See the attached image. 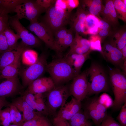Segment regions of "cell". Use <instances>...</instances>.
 <instances>
[{
	"mask_svg": "<svg viewBox=\"0 0 126 126\" xmlns=\"http://www.w3.org/2000/svg\"><path fill=\"white\" fill-rule=\"evenodd\" d=\"M6 98L5 97H0V111L4 107H8L10 103L6 100Z\"/></svg>",
	"mask_w": 126,
	"mask_h": 126,
	"instance_id": "obj_46",
	"label": "cell"
},
{
	"mask_svg": "<svg viewBox=\"0 0 126 126\" xmlns=\"http://www.w3.org/2000/svg\"><path fill=\"white\" fill-rule=\"evenodd\" d=\"M72 31L73 30L71 28L69 29L68 33L61 44L60 53H61L68 47H70L72 44L74 38Z\"/></svg>",
	"mask_w": 126,
	"mask_h": 126,
	"instance_id": "obj_31",
	"label": "cell"
},
{
	"mask_svg": "<svg viewBox=\"0 0 126 126\" xmlns=\"http://www.w3.org/2000/svg\"><path fill=\"white\" fill-rule=\"evenodd\" d=\"M8 46L9 50L15 49L18 46V41L20 39L19 35L15 34L10 29L9 26L7 27L3 31Z\"/></svg>",
	"mask_w": 126,
	"mask_h": 126,
	"instance_id": "obj_23",
	"label": "cell"
},
{
	"mask_svg": "<svg viewBox=\"0 0 126 126\" xmlns=\"http://www.w3.org/2000/svg\"><path fill=\"white\" fill-rule=\"evenodd\" d=\"M109 26V24L103 20H100L99 22V28L102 29L108 30Z\"/></svg>",
	"mask_w": 126,
	"mask_h": 126,
	"instance_id": "obj_47",
	"label": "cell"
},
{
	"mask_svg": "<svg viewBox=\"0 0 126 126\" xmlns=\"http://www.w3.org/2000/svg\"><path fill=\"white\" fill-rule=\"evenodd\" d=\"M22 55L23 62L30 65L35 63L38 58L37 52L28 48L23 51Z\"/></svg>",
	"mask_w": 126,
	"mask_h": 126,
	"instance_id": "obj_27",
	"label": "cell"
},
{
	"mask_svg": "<svg viewBox=\"0 0 126 126\" xmlns=\"http://www.w3.org/2000/svg\"><path fill=\"white\" fill-rule=\"evenodd\" d=\"M53 123L54 126H70L68 121L55 117Z\"/></svg>",
	"mask_w": 126,
	"mask_h": 126,
	"instance_id": "obj_44",
	"label": "cell"
},
{
	"mask_svg": "<svg viewBox=\"0 0 126 126\" xmlns=\"http://www.w3.org/2000/svg\"><path fill=\"white\" fill-rule=\"evenodd\" d=\"M104 12L106 15L109 16L113 19L116 18L117 14L112 1L109 0L106 3Z\"/></svg>",
	"mask_w": 126,
	"mask_h": 126,
	"instance_id": "obj_34",
	"label": "cell"
},
{
	"mask_svg": "<svg viewBox=\"0 0 126 126\" xmlns=\"http://www.w3.org/2000/svg\"><path fill=\"white\" fill-rule=\"evenodd\" d=\"M21 97L35 111L42 115L50 114L42 94H33L26 90Z\"/></svg>",
	"mask_w": 126,
	"mask_h": 126,
	"instance_id": "obj_11",
	"label": "cell"
},
{
	"mask_svg": "<svg viewBox=\"0 0 126 126\" xmlns=\"http://www.w3.org/2000/svg\"><path fill=\"white\" fill-rule=\"evenodd\" d=\"M87 101L100 113L105 116L108 115L107 108L99 102L98 97L95 96L89 98Z\"/></svg>",
	"mask_w": 126,
	"mask_h": 126,
	"instance_id": "obj_29",
	"label": "cell"
},
{
	"mask_svg": "<svg viewBox=\"0 0 126 126\" xmlns=\"http://www.w3.org/2000/svg\"><path fill=\"white\" fill-rule=\"evenodd\" d=\"M22 88L17 76L7 79L0 84V97H14L21 93Z\"/></svg>",
	"mask_w": 126,
	"mask_h": 126,
	"instance_id": "obj_12",
	"label": "cell"
},
{
	"mask_svg": "<svg viewBox=\"0 0 126 126\" xmlns=\"http://www.w3.org/2000/svg\"><path fill=\"white\" fill-rule=\"evenodd\" d=\"M69 31L65 27L58 29L54 33L55 46L56 52L60 53L62 43Z\"/></svg>",
	"mask_w": 126,
	"mask_h": 126,
	"instance_id": "obj_26",
	"label": "cell"
},
{
	"mask_svg": "<svg viewBox=\"0 0 126 126\" xmlns=\"http://www.w3.org/2000/svg\"><path fill=\"white\" fill-rule=\"evenodd\" d=\"M70 126H92V123L81 110L68 121Z\"/></svg>",
	"mask_w": 126,
	"mask_h": 126,
	"instance_id": "obj_22",
	"label": "cell"
},
{
	"mask_svg": "<svg viewBox=\"0 0 126 126\" xmlns=\"http://www.w3.org/2000/svg\"><path fill=\"white\" fill-rule=\"evenodd\" d=\"M117 48L120 51L126 45V32H125L117 40Z\"/></svg>",
	"mask_w": 126,
	"mask_h": 126,
	"instance_id": "obj_42",
	"label": "cell"
},
{
	"mask_svg": "<svg viewBox=\"0 0 126 126\" xmlns=\"http://www.w3.org/2000/svg\"><path fill=\"white\" fill-rule=\"evenodd\" d=\"M86 70L87 76L89 78L88 96L109 91V80L105 71L100 65L93 63Z\"/></svg>",
	"mask_w": 126,
	"mask_h": 126,
	"instance_id": "obj_2",
	"label": "cell"
},
{
	"mask_svg": "<svg viewBox=\"0 0 126 126\" xmlns=\"http://www.w3.org/2000/svg\"><path fill=\"white\" fill-rule=\"evenodd\" d=\"M120 109V112L116 119L121 126H126V102L124 103Z\"/></svg>",
	"mask_w": 126,
	"mask_h": 126,
	"instance_id": "obj_37",
	"label": "cell"
},
{
	"mask_svg": "<svg viewBox=\"0 0 126 126\" xmlns=\"http://www.w3.org/2000/svg\"><path fill=\"white\" fill-rule=\"evenodd\" d=\"M69 86H55L52 90L46 93V103L50 114H53L66 103L71 95Z\"/></svg>",
	"mask_w": 126,
	"mask_h": 126,
	"instance_id": "obj_5",
	"label": "cell"
},
{
	"mask_svg": "<svg viewBox=\"0 0 126 126\" xmlns=\"http://www.w3.org/2000/svg\"><path fill=\"white\" fill-rule=\"evenodd\" d=\"M27 28L33 32L48 48L56 51L54 33L48 28L37 21L30 22Z\"/></svg>",
	"mask_w": 126,
	"mask_h": 126,
	"instance_id": "obj_10",
	"label": "cell"
},
{
	"mask_svg": "<svg viewBox=\"0 0 126 126\" xmlns=\"http://www.w3.org/2000/svg\"><path fill=\"white\" fill-rule=\"evenodd\" d=\"M8 13L0 8V33L9 26Z\"/></svg>",
	"mask_w": 126,
	"mask_h": 126,
	"instance_id": "obj_33",
	"label": "cell"
},
{
	"mask_svg": "<svg viewBox=\"0 0 126 126\" xmlns=\"http://www.w3.org/2000/svg\"><path fill=\"white\" fill-rule=\"evenodd\" d=\"M90 50L83 54L68 53L64 57L72 66L77 75L80 74L81 69L85 61L89 58Z\"/></svg>",
	"mask_w": 126,
	"mask_h": 126,
	"instance_id": "obj_18",
	"label": "cell"
},
{
	"mask_svg": "<svg viewBox=\"0 0 126 126\" xmlns=\"http://www.w3.org/2000/svg\"><path fill=\"white\" fill-rule=\"evenodd\" d=\"M46 70L49 73L56 86L62 85L77 75L72 66L64 57L48 63Z\"/></svg>",
	"mask_w": 126,
	"mask_h": 126,
	"instance_id": "obj_1",
	"label": "cell"
},
{
	"mask_svg": "<svg viewBox=\"0 0 126 126\" xmlns=\"http://www.w3.org/2000/svg\"><path fill=\"white\" fill-rule=\"evenodd\" d=\"M124 62L126 61V45L121 50Z\"/></svg>",
	"mask_w": 126,
	"mask_h": 126,
	"instance_id": "obj_49",
	"label": "cell"
},
{
	"mask_svg": "<svg viewBox=\"0 0 126 126\" xmlns=\"http://www.w3.org/2000/svg\"><path fill=\"white\" fill-rule=\"evenodd\" d=\"M102 9L101 2L100 0H94L90 5L89 11L91 14L95 16L101 11Z\"/></svg>",
	"mask_w": 126,
	"mask_h": 126,
	"instance_id": "obj_35",
	"label": "cell"
},
{
	"mask_svg": "<svg viewBox=\"0 0 126 126\" xmlns=\"http://www.w3.org/2000/svg\"><path fill=\"white\" fill-rule=\"evenodd\" d=\"M54 5L55 6L64 10L67 11L66 0H56Z\"/></svg>",
	"mask_w": 126,
	"mask_h": 126,
	"instance_id": "obj_45",
	"label": "cell"
},
{
	"mask_svg": "<svg viewBox=\"0 0 126 126\" xmlns=\"http://www.w3.org/2000/svg\"><path fill=\"white\" fill-rule=\"evenodd\" d=\"M26 0H0V8L8 13L15 12L16 7L25 2Z\"/></svg>",
	"mask_w": 126,
	"mask_h": 126,
	"instance_id": "obj_25",
	"label": "cell"
},
{
	"mask_svg": "<svg viewBox=\"0 0 126 126\" xmlns=\"http://www.w3.org/2000/svg\"><path fill=\"white\" fill-rule=\"evenodd\" d=\"M9 50L3 31L0 33V54Z\"/></svg>",
	"mask_w": 126,
	"mask_h": 126,
	"instance_id": "obj_40",
	"label": "cell"
},
{
	"mask_svg": "<svg viewBox=\"0 0 126 126\" xmlns=\"http://www.w3.org/2000/svg\"><path fill=\"white\" fill-rule=\"evenodd\" d=\"M104 57L113 64L122 68L124 62L121 51L115 45L108 43L104 48Z\"/></svg>",
	"mask_w": 126,
	"mask_h": 126,
	"instance_id": "obj_17",
	"label": "cell"
},
{
	"mask_svg": "<svg viewBox=\"0 0 126 126\" xmlns=\"http://www.w3.org/2000/svg\"><path fill=\"white\" fill-rule=\"evenodd\" d=\"M99 101L105 106L107 109L112 106L113 101L111 97L108 94L104 93L98 97Z\"/></svg>",
	"mask_w": 126,
	"mask_h": 126,
	"instance_id": "obj_36",
	"label": "cell"
},
{
	"mask_svg": "<svg viewBox=\"0 0 126 126\" xmlns=\"http://www.w3.org/2000/svg\"><path fill=\"white\" fill-rule=\"evenodd\" d=\"M108 34V31L107 29H102L99 32V35L101 37L105 36Z\"/></svg>",
	"mask_w": 126,
	"mask_h": 126,
	"instance_id": "obj_48",
	"label": "cell"
},
{
	"mask_svg": "<svg viewBox=\"0 0 126 126\" xmlns=\"http://www.w3.org/2000/svg\"><path fill=\"white\" fill-rule=\"evenodd\" d=\"M69 86L71 95L76 99L81 101L88 96V83L87 70L75 77Z\"/></svg>",
	"mask_w": 126,
	"mask_h": 126,
	"instance_id": "obj_9",
	"label": "cell"
},
{
	"mask_svg": "<svg viewBox=\"0 0 126 126\" xmlns=\"http://www.w3.org/2000/svg\"><path fill=\"white\" fill-rule=\"evenodd\" d=\"M82 107L81 101L74 97L66 103L60 108L55 117L68 121L79 112Z\"/></svg>",
	"mask_w": 126,
	"mask_h": 126,
	"instance_id": "obj_13",
	"label": "cell"
},
{
	"mask_svg": "<svg viewBox=\"0 0 126 126\" xmlns=\"http://www.w3.org/2000/svg\"><path fill=\"white\" fill-rule=\"evenodd\" d=\"M8 126H21L19 125L15 124H12L11 125H10Z\"/></svg>",
	"mask_w": 126,
	"mask_h": 126,
	"instance_id": "obj_50",
	"label": "cell"
},
{
	"mask_svg": "<svg viewBox=\"0 0 126 126\" xmlns=\"http://www.w3.org/2000/svg\"><path fill=\"white\" fill-rule=\"evenodd\" d=\"M21 126H52L50 122L44 116L39 114L33 118L23 122Z\"/></svg>",
	"mask_w": 126,
	"mask_h": 126,
	"instance_id": "obj_24",
	"label": "cell"
},
{
	"mask_svg": "<svg viewBox=\"0 0 126 126\" xmlns=\"http://www.w3.org/2000/svg\"><path fill=\"white\" fill-rule=\"evenodd\" d=\"M89 41L90 43V50L97 51L101 52L104 57L100 38L97 36L91 37Z\"/></svg>",
	"mask_w": 126,
	"mask_h": 126,
	"instance_id": "obj_32",
	"label": "cell"
},
{
	"mask_svg": "<svg viewBox=\"0 0 126 126\" xmlns=\"http://www.w3.org/2000/svg\"><path fill=\"white\" fill-rule=\"evenodd\" d=\"M9 107L0 111V124L3 126H8L11 123Z\"/></svg>",
	"mask_w": 126,
	"mask_h": 126,
	"instance_id": "obj_30",
	"label": "cell"
},
{
	"mask_svg": "<svg viewBox=\"0 0 126 126\" xmlns=\"http://www.w3.org/2000/svg\"><path fill=\"white\" fill-rule=\"evenodd\" d=\"M19 20L16 15L10 18L9 23L19 35L21 39V42L28 48L40 46L41 41L37 36L30 32L23 25Z\"/></svg>",
	"mask_w": 126,
	"mask_h": 126,
	"instance_id": "obj_8",
	"label": "cell"
},
{
	"mask_svg": "<svg viewBox=\"0 0 126 126\" xmlns=\"http://www.w3.org/2000/svg\"><path fill=\"white\" fill-rule=\"evenodd\" d=\"M28 48L21 42L15 49L8 50L0 54V72L5 67L12 63Z\"/></svg>",
	"mask_w": 126,
	"mask_h": 126,
	"instance_id": "obj_15",
	"label": "cell"
},
{
	"mask_svg": "<svg viewBox=\"0 0 126 126\" xmlns=\"http://www.w3.org/2000/svg\"><path fill=\"white\" fill-rule=\"evenodd\" d=\"M83 112L87 118L91 120L95 126L99 125L106 117L100 113L87 101L83 106Z\"/></svg>",
	"mask_w": 126,
	"mask_h": 126,
	"instance_id": "obj_19",
	"label": "cell"
},
{
	"mask_svg": "<svg viewBox=\"0 0 126 126\" xmlns=\"http://www.w3.org/2000/svg\"><path fill=\"white\" fill-rule=\"evenodd\" d=\"M100 20L95 16L90 14L87 15L84 24L86 33L96 35L99 30Z\"/></svg>",
	"mask_w": 126,
	"mask_h": 126,
	"instance_id": "obj_21",
	"label": "cell"
},
{
	"mask_svg": "<svg viewBox=\"0 0 126 126\" xmlns=\"http://www.w3.org/2000/svg\"><path fill=\"white\" fill-rule=\"evenodd\" d=\"M97 126H121L111 116L108 115L101 123Z\"/></svg>",
	"mask_w": 126,
	"mask_h": 126,
	"instance_id": "obj_39",
	"label": "cell"
},
{
	"mask_svg": "<svg viewBox=\"0 0 126 126\" xmlns=\"http://www.w3.org/2000/svg\"><path fill=\"white\" fill-rule=\"evenodd\" d=\"M22 54L19 55L12 63L5 67L0 71V76L2 78L7 79L17 76Z\"/></svg>",
	"mask_w": 126,
	"mask_h": 126,
	"instance_id": "obj_20",
	"label": "cell"
},
{
	"mask_svg": "<svg viewBox=\"0 0 126 126\" xmlns=\"http://www.w3.org/2000/svg\"><path fill=\"white\" fill-rule=\"evenodd\" d=\"M124 4L126 5V0H124L123 1H122Z\"/></svg>",
	"mask_w": 126,
	"mask_h": 126,
	"instance_id": "obj_51",
	"label": "cell"
},
{
	"mask_svg": "<svg viewBox=\"0 0 126 126\" xmlns=\"http://www.w3.org/2000/svg\"><path fill=\"white\" fill-rule=\"evenodd\" d=\"M8 107L10 108V113L11 123L20 125L23 123L22 116L15 106L10 104Z\"/></svg>",
	"mask_w": 126,
	"mask_h": 126,
	"instance_id": "obj_28",
	"label": "cell"
},
{
	"mask_svg": "<svg viewBox=\"0 0 126 126\" xmlns=\"http://www.w3.org/2000/svg\"><path fill=\"white\" fill-rule=\"evenodd\" d=\"M109 74L114 97L112 107L114 110H118L126 102V75L118 68L110 69Z\"/></svg>",
	"mask_w": 126,
	"mask_h": 126,
	"instance_id": "obj_3",
	"label": "cell"
},
{
	"mask_svg": "<svg viewBox=\"0 0 126 126\" xmlns=\"http://www.w3.org/2000/svg\"><path fill=\"white\" fill-rule=\"evenodd\" d=\"M67 11L71 13L72 11L79 5V2L77 0H66Z\"/></svg>",
	"mask_w": 126,
	"mask_h": 126,
	"instance_id": "obj_41",
	"label": "cell"
},
{
	"mask_svg": "<svg viewBox=\"0 0 126 126\" xmlns=\"http://www.w3.org/2000/svg\"><path fill=\"white\" fill-rule=\"evenodd\" d=\"M115 10L125 17L126 14V5L120 0H116L113 2Z\"/></svg>",
	"mask_w": 126,
	"mask_h": 126,
	"instance_id": "obj_38",
	"label": "cell"
},
{
	"mask_svg": "<svg viewBox=\"0 0 126 126\" xmlns=\"http://www.w3.org/2000/svg\"><path fill=\"white\" fill-rule=\"evenodd\" d=\"M54 3L46 10L40 22L53 33L61 28L70 24L72 16L71 12L55 6Z\"/></svg>",
	"mask_w": 126,
	"mask_h": 126,
	"instance_id": "obj_4",
	"label": "cell"
},
{
	"mask_svg": "<svg viewBox=\"0 0 126 126\" xmlns=\"http://www.w3.org/2000/svg\"><path fill=\"white\" fill-rule=\"evenodd\" d=\"M46 10L36 1L26 0L24 3L16 7L14 12L19 19L25 18L30 22L38 21L41 14Z\"/></svg>",
	"mask_w": 126,
	"mask_h": 126,
	"instance_id": "obj_7",
	"label": "cell"
},
{
	"mask_svg": "<svg viewBox=\"0 0 126 126\" xmlns=\"http://www.w3.org/2000/svg\"><path fill=\"white\" fill-rule=\"evenodd\" d=\"M2 79V77H0V80L1 79Z\"/></svg>",
	"mask_w": 126,
	"mask_h": 126,
	"instance_id": "obj_52",
	"label": "cell"
},
{
	"mask_svg": "<svg viewBox=\"0 0 126 126\" xmlns=\"http://www.w3.org/2000/svg\"><path fill=\"white\" fill-rule=\"evenodd\" d=\"M56 0H37V3L40 6L46 10L52 4L55 3Z\"/></svg>",
	"mask_w": 126,
	"mask_h": 126,
	"instance_id": "obj_43",
	"label": "cell"
},
{
	"mask_svg": "<svg viewBox=\"0 0 126 126\" xmlns=\"http://www.w3.org/2000/svg\"><path fill=\"white\" fill-rule=\"evenodd\" d=\"M10 104L15 106L19 111L22 112L23 123L33 118L40 114L35 112L21 96L13 99Z\"/></svg>",
	"mask_w": 126,
	"mask_h": 126,
	"instance_id": "obj_16",
	"label": "cell"
},
{
	"mask_svg": "<svg viewBox=\"0 0 126 126\" xmlns=\"http://www.w3.org/2000/svg\"><path fill=\"white\" fill-rule=\"evenodd\" d=\"M47 57L45 53H42L34 63L30 65L23 72L22 80L23 86H28L39 77L46 70L48 63Z\"/></svg>",
	"mask_w": 126,
	"mask_h": 126,
	"instance_id": "obj_6",
	"label": "cell"
},
{
	"mask_svg": "<svg viewBox=\"0 0 126 126\" xmlns=\"http://www.w3.org/2000/svg\"><path fill=\"white\" fill-rule=\"evenodd\" d=\"M55 86L50 77L39 78L32 82L26 90L33 94H43L49 92Z\"/></svg>",
	"mask_w": 126,
	"mask_h": 126,
	"instance_id": "obj_14",
	"label": "cell"
}]
</instances>
